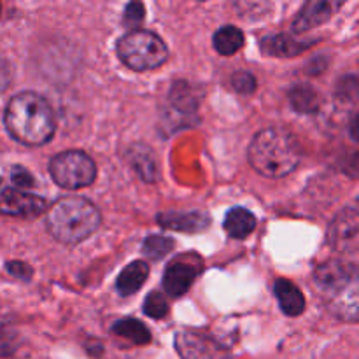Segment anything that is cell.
I'll return each instance as SVG.
<instances>
[{
  "label": "cell",
  "mask_w": 359,
  "mask_h": 359,
  "mask_svg": "<svg viewBox=\"0 0 359 359\" xmlns=\"http://www.w3.org/2000/svg\"><path fill=\"white\" fill-rule=\"evenodd\" d=\"M323 304L340 321L359 323V265L328 259L312 276Z\"/></svg>",
  "instance_id": "6da1fadb"
},
{
  "label": "cell",
  "mask_w": 359,
  "mask_h": 359,
  "mask_svg": "<svg viewBox=\"0 0 359 359\" xmlns=\"http://www.w3.org/2000/svg\"><path fill=\"white\" fill-rule=\"evenodd\" d=\"M4 123L14 140L25 146H42L53 137L56 128L51 105L34 91L14 95L6 107Z\"/></svg>",
  "instance_id": "7a4b0ae2"
},
{
  "label": "cell",
  "mask_w": 359,
  "mask_h": 359,
  "mask_svg": "<svg viewBox=\"0 0 359 359\" xmlns=\"http://www.w3.org/2000/svg\"><path fill=\"white\" fill-rule=\"evenodd\" d=\"M300 160V142L283 126H269L262 130L249 146V163L265 177H284L298 167Z\"/></svg>",
  "instance_id": "3957f363"
},
{
  "label": "cell",
  "mask_w": 359,
  "mask_h": 359,
  "mask_svg": "<svg viewBox=\"0 0 359 359\" xmlns=\"http://www.w3.org/2000/svg\"><path fill=\"white\" fill-rule=\"evenodd\" d=\"M100 226L97 207L81 196H65L46 214V228L62 244H79Z\"/></svg>",
  "instance_id": "277c9868"
},
{
  "label": "cell",
  "mask_w": 359,
  "mask_h": 359,
  "mask_svg": "<svg viewBox=\"0 0 359 359\" xmlns=\"http://www.w3.org/2000/svg\"><path fill=\"white\" fill-rule=\"evenodd\" d=\"M119 60L135 72L158 69L168 58V49L161 37L147 30H132L123 35L116 46Z\"/></svg>",
  "instance_id": "5b68a950"
},
{
  "label": "cell",
  "mask_w": 359,
  "mask_h": 359,
  "mask_svg": "<svg viewBox=\"0 0 359 359\" xmlns=\"http://www.w3.org/2000/svg\"><path fill=\"white\" fill-rule=\"evenodd\" d=\"M49 174L60 188L79 189L95 181L97 165L83 151H65L53 158L49 163Z\"/></svg>",
  "instance_id": "8992f818"
},
{
  "label": "cell",
  "mask_w": 359,
  "mask_h": 359,
  "mask_svg": "<svg viewBox=\"0 0 359 359\" xmlns=\"http://www.w3.org/2000/svg\"><path fill=\"white\" fill-rule=\"evenodd\" d=\"M328 242L337 251H354L359 248V209H346L332 221Z\"/></svg>",
  "instance_id": "52a82bcc"
},
{
  "label": "cell",
  "mask_w": 359,
  "mask_h": 359,
  "mask_svg": "<svg viewBox=\"0 0 359 359\" xmlns=\"http://www.w3.org/2000/svg\"><path fill=\"white\" fill-rule=\"evenodd\" d=\"M175 346L182 359H226L219 344L198 333H179Z\"/></svg>",
  "instance_id": "ba28073f"
},
{
  "label": "cell",
  "mask_w": 359,
  "mask_h": 359,
  "mask_svg": "<svg viewBox=\"0 0 359 359\" xmlns=\"http://www.w3.org/2000/svg\"><path fill=\"white\" fill-rule=\"evenodd\" d=\"M44 200L23 189L6 188L0 196V209L9 216H37L44 210Z\"/></svg>",
  "instance_id": "9c48e42d"
},
{
  "label": "cell",
  "mask_w": 359,
  "mask_h": 359,
  "mask_svg": "<svg viewBox=\"0 0 359 359\" xmlns=\"http://www.w3.org/2000/svg\"><path fill=\"white\" fill-rule=\"evenodd\" d=\"M339 7L340 4L330 2V0H311L302 7L298 16L294 18L293 30L297 34H304V32L326 23Z\"/></svg>",
  "instance_id": "30bf717a"
},
{
  "label": "cell",
  "mask_w": 359,
  "mask_h": 359,
  "mask_svg": "<svg viewBox=\"0 0 359 359\" xmlns=\"http://www.w3.org/2000/svg\"><path fill=\"white\" fill-rule=\"evenodd\" d=\"M198 276V266L193 263H186L182 259L172 263L163 273V290L172 298H179L186 294L191 287L193 280Z\"/></svg>",
  "instance_id": "8fae6325"
},
{
  "label": "cell",
  "mask_w": 359,
  "mask_h": 359,
  "mask_svg": "<svg viewBox=\"0 0 359 359\" xmlns=\"http://www.w3.org/2000/svg\"><path fill=\"white\" fill-rule=\"evenodd\" d=\"M158 223L163 228L175 231H200L205 230L210 223V217L200 210L191 212H165L158 214Z\"/></svg>",
  "instance_id": "7c38bea8"
},
{
  "label": "cell",
  "mask_w": 359,
  "mask_h": 359,
  "mask_svg": "<svg viewBox=\"0 0 359 359\" xmlns=\"http://www.w3.org/2000/svg\"><path fill=\"white\" fill-rule=\"evenodd\" d=\"M273 293H276L277 302H279L280 311L286 316H300L305 311V298L302 294V291L298 290L294 284H291L290 280L279 279L273 287Z\"/></svg>",
  "instance_id": "4fadbf2b"
},
{
  "label": "cell",
  "mask_w": 359,
  "mask_h": 359,
  "mask_svg": "<svg viewBox=\"0 0 359 359\" xmlns=\"http://www.w3.org/2000/svg\"><path fill=\"white\" fill-rule=\"evenodd\" d=\"M147 276H149V266L144 262H133L130 263L123 272L119 273L118 280H116V290L123 297H132L135 294L140 287L146 283Z\"/></svg>",
  "instance_id": "5bb4252c"
},
{
  "label": "cell",
  "mask_w": 359,
  "mask_h": 359,
  "mask_svg": "<svg viewBox=\"0 0 359 359\" xmlns=\"http://www.w3.org/2000/svg\"><path fill=\"white\" fill-rule=\"evenodd\" d=\"M223 226H224V231H226L231 238L244 241L245 237H249V235L255 231L256 217L255 214L249 212L248 209L235 207V209L228 210Z\"/></svg>",
  "instance_id": "9a60e30c"
},
{
  "label": "cell",
  "mask_w": 359,
  "mask_h": 359,
  "mask_svg": "<svg viewBox=\"0 0 359 359\" xmlns=\"http://www.w3.org/2000/svg\"><path fill=\"white\" fill-rule=\"evenodd\" d=\"M311 46L312 42H300L290 35H273V37L263 39L262 42L263 53L270 56H284V58L298 55Z\"/></svg>",
  "instance_id": "2e32d148"
},
{
  "label": "cell",
  "mask_w": 359,
  "mask_h": 359,
  "mask_svg": "<svg viewBox=\"0 0 359 359\" xmlns=\"http://www.w3.org/2000/svg\"><path fill=\"white\" fill-rule=\"evenodd\" d=\"M128 160L140 179L146 182H153L156 179V161L149 147L137 144L128 151Z\"/></svg>",
  "instance_id": "e0dca14e"
},
{
  "label": "cell",
  "mask_w": 359,
  "mask_h": 359,
  "mask_svg": "<svg viewBox=\"0 0 359 359\" xmlns=\"http://www.w3.org/2000/svg\"><path fill=\"white\" fill-rule=\"evenodd\" d=\"M290 104L300 114H316L321 107L319 95L307 84H297L290 90Z\"/></svg>",
  "instance_id": "ac0fdd59"
},
{
  "label": "cell",
  "mask_w": 359,
  "mask_h": 359,
  "mask_svg": "<svg viewBox=\"0 0 359 359\" xmlns=\"http://www.w3.org/2000/svg\"><path fill=\"white\" fill-rule=\"evenodd\" d=\"M170 105L177 111V114L189 116L196 111L198 107V98H196V91L189 86L184 81H177V83L172 86L170 95Z\"/></svg>",
  "instance_id": "d6986e66"
},
{
  "label": "cell",
  "mask_w": 359,
  "mask_h": 359,
  "mask_svg": "<svg viewBox=\"0 0 359 359\" xmlns=\"http://www.w3.org/2000/svg\"><path fill=\"white\" fill-rule=\"evenodd\" d=\"M244 46V34L241 28L233 27V25H226L221 27L219 30L214 34V48L219 55L230 56L237 53L238 49Z\"/></svg>",
  "instance_id": "ffe728a7"
},
{
  "label": "cell",
  "mask_w": 359,
  "mask_h": 359,
  "mask_svg": "<svg viewBox=\"0 0 359 359\" xmlns=\"http://www.w3.org/2000/svg\"><path fill=\"white\" fill-rule=\"evenodd\" d=\"M112 333H116L118 337L130 340V342L137 344V346H144V344L151 342V333L142 323H139L137 319H119L116 325H112Z\"/></svg>",
  "instance_id": "44dd1931"
},
{
  "label": "cell",
  "mask_w": 359,
  "mask_h": 359,
  "mask_svg": "<svg viewBox=\"0 0 359 359\" xmlns=\"http://www.w3.org/2000/svg\"><path fill=\"white\" fill-rule=\"evenodd\" d=\"M172 248H174L172 238L161 237V235H151L144 241L142 251L149 259H161L172 251Z\"/></svg>",
  "instance_id": "7402d4cb"
},
{
  "label": "cell",
  "mask_w": 359,
  "mask_h": 359,
  "mask_svg": "<svg viewBox=\"0 0 359 359\" xmlns=\"http://www.w3.org/2000/svg\"><path fill=\"white\" fill-rule=\"evenodd\" d=\"M335 97L344 104L359 102V76H344L337 83Z\"/></svg>",
  "instance_id": "603a6c76"
},
{
  "label": "cell",
  "mask_w": 359,
  "mask_h": 359,
  "mask_svg": "<svg viewBox=\"0 0 359 359\" xmlns=\"http://www.w3.org/2000/svg\"><path fill=\"white\" fill-rule=\"evenodd\" d=\"M144 312L153 319H161L168 314V304L165 300L163 294L160 293H149L146 302H144Z\"/></svg>",
  "instance_id": "cb8c5ba5"
},
{
  "label": "cell",
  "mask_w": 359,
  "mask_h": 359,
  "mask_svg": "<svg viewBox=\"0 0 359 359\" xmlns=\"http://www.w3.org/2000/svg\"><path fill=\"white\" fill-rule=\"evenodd\" d=\"M231 86L242 95H251L256 90V77L248 70H237L231 76Z\"/></svg>",
  "instance_id": "d4e9b609"
},
{
  "label": "cell",
  "mask_w": 359,
  "mask_h": 359,
  "mask_svg": "<svg viewBox=\"0 0 359 359\" xmlns=\"http://www.w3.org/2000/svg\"><path fill=\"white\" fill-rule=\"evenodd\" d=\"M144 6L140 2H132L126 6L125 16H123V21L128 28H133V30H139V25L142 23L144 20Z\"/></svg>",
  "instance_id": "484cf974"
},
{
  "label": "cell",
  "mask_w": 359,
  "mask_h": 359,
  "mask_svg": "<svg viewBox=\"0 0 359 359\" xmlns=\"http://www.w3.org/2000/svg\"><path fill=\"white\" fill-rule=\"evenodd\" d=\"M11 179H13L14 184H18L20 188H30L34 186V177L28 174V170H25L23 167H13L11 170Z\"/></svg>",
  "instance_id": "4316f807"
},
{
  "label": "cell",
  "mask_w": 359,
  "mask_h": 359,
  "mask_svg": "<svg viewBox=\"0 0 359 359\" xmlns=\"http://www.w3.org/2000/svg\"><path fill=\"white\" fill-rule=\"evenodd\" d=\"M7 272L13 273L14 277H18V279H23V280H28L32 277L30 266L25 265V263H20V262L7 263Z\"/></svg>",
  "instance_id": "83f0119b"
},
{
  "label": "cell",
  "mask_w": 359,
  "mask_h": 359,
  "mask_svg": "<svg viewBox=\"0 0 359 359\" xmlns=\"http://www.w3.org/2000/svg\"><path fill=\"white\" fill-rule=\"evenodd\" d=\"M349 135L353 137V140L359 142V114L354 116L349 123Z\"/></svg>",
  "instance_id": "f1b7e54d"
}]
</instances>
